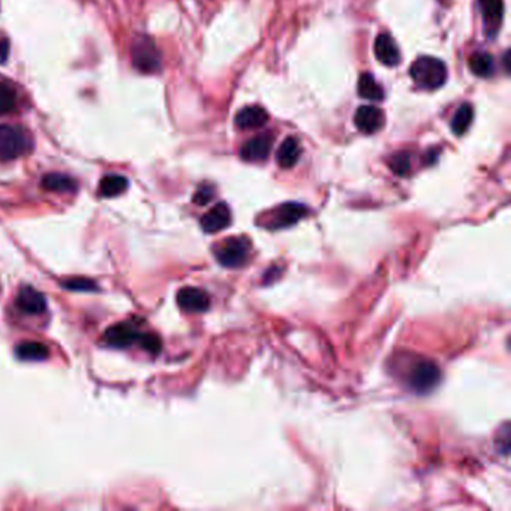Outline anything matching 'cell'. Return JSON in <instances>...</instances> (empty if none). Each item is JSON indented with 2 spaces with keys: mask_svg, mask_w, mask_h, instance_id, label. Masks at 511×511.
Returning a JSON list of instances; mask_svg holds the SVG:
<instances>
[{
  "mask_svg": "<svg viewBox=\"0 0 511 511\" xmlns=\"http://www.w3.org/2000/svg\"><path fill=\"white\" fill-rule=\"evenodd\" d=\"M410 75L419 87L426 90H436L446 84L449 78V71L446 63L442 60L424 56L417 59L412 63Z\"/></svg>",
  "mask_w": 511,
  "mask_h": 511,
  "instance_id": "6da1fadb",
  "label": "cell"
},
{
  "mask_svg": "<svg viewBox=\"0 0 511 511\" xmlns=\"http://www.w3.org/2000/svg\"><path fill=\"white\" fill-rule=\"evenodd\" d=\"M32 147V138L18 126L0 125V160H14Z\"/></svg>",
  "mask_w": 511,
  "mask_h": 511,
  "instance_id": "7a4b0ae2",
  "label": "cell"
},
{
  "mask_svg": "<svg viewBox=\"0 0 511 511\" xmlns=\"http://www.w3.org/2000/svg\"><path fill=\"white\" fill-rule=\"evenodd\" d=\"M441 381V370L432 360L420 358L411 366L407 383L414 393H430Z\"/></svg>",
  "mask_w": 511,
  "mask_h": 511,
  "instance_id": "3957f363",
  "label": "cell"
},
{
  "mask_svg": "<svg viewBox=\"0 0 511 511\" xmlns=\"http://www.w3.org/2000/svg\"><path fill=\"white\" fill-rule=\"evenodd\" d=\"M131 55L133 66L140 72L155 74L160 70V53L152 38L145 35H138L133 38Z\"/></svg>",
  "mask_w": 511,
  "mask_h": 511,
  "instance_id": "277c9868",
  "label": "cell"
},
{
  "mask_svg": "<svg viewBox=\"0 0 511 511\" xmlns=\"http://www.w3.org/2000/svg\"><path fill=\"white\" fill-rule=\"evenodd\" d=\"M251 243L246 237H230L214 245V257L218 263L228 268L243 265L249 257Z\"/></svg>",
  "mask_w": 511,
  "mask_h": 511,
  "instance_id": "5b68a950",
  "label": "cell"
},
{
  "mask_svg": "<svg viewBox=\"0 0 511 511\" xmlns=\"http://www.w3.org/2000/svg\"><path fill=\"white\" fill-rule=\"evenodd\" d=\"M307 214V209L299 203H285L270 213V219L265 222L267 228L272 230H280V228H288L294 224L302 221Z\"/></svg>",
  "mask_w": 511,
  "mask_h": 511,
  "instance_id": "8992f818",
  "label": "cell"
},
{
  "mask_svg": "<svg viewBox=\"0 0 511 511\" xmlns=\"http://www.w3.org/2000/svg\"><path fill=\"white\" fill-rule=\"evenodd\" d=\"M484 32L489 38H493L501 28L504 17V2L502 0H478Z\"/></svg>",
  "mask_w": 511,
  "mask_h": 511,
  "instance_id": "52a82bcc",
  "label": "cell"
},
{
  "mask_svg": "<svg viewBox=\"0 0 511 511\" xmlns=\"http://www.w3.org/2000/svg\"><path fill=\"white\" fill-rule=\"evenodd\" d=\"M177 303L186 312H206L210 307L209 294L199 288L186 287L177 292Z\"/></svg>",
  "mask_w": 511,
  "mask_h": 511,
  "instance_id": "ba28073f",
  "label": "cell"
},
{
  "mask_svg": "<svg viewBox=\"0 0 511 511\" xmlns=\"http://www.w3.org/2000/svg\"><path fill=\"white\" fill-rule=\"evenodd\" d=\"M272 145L273 137L268 136V133H263V136L253 137L241 145L240 156L243 160H248V163H260V160H265L270 155Z\"/></svg>",
  "mask_w": 511,
  "mask_h": 511,
  "instance_id": "9c48e42d",
  "label": "cell"
},
{
  "mask_svg": "<svg viewBox=\"0 0 511 511\" xmlns=\"http://www.w3.org/2000/svg\"><path fill=\"white\" fill-rule=\"evenodd\" d=\"M141 333H138L131 324L120 322L110 327L104 333V342L113 348H126L140 341Z\"/></svg>",
  "mask_w": 511,
  "mask_h": 511,
  "instance_id": "30bf717a",
  "label": "cell"
},
{
  "mask_svg": "<svg viewBox=\"0 0 511 511\" xmlns=\"http://www.w3.org/2000/svg\"><path fill=\"white\" fill-rule=\"evenodd\" d=\"M354 123L361 132L375 133L384 125V113L376 106L363 105L354 114Z\"/></svg>",
  "mask_w": 511,
  "mask_h": 511,
  "instance_id": "8fae6325",
  "label": "cell"
},
{
  "mask_svg": "<svg viewBox=\"0 0 511 511\" xmlns=\"http://www.w3.org/2000/svg\"><path fill=\"white\" fill-rule=\"evenodd\" d=\"M17 307L28 315H39L45 312L47 302L44 295L32 287H23L17 295Z\"/></svg>",
  "mask_w": 511,
  "mask_h": 511,
  "instance_id": "7c38bea8",
  "label": "cell"
},
{
  "mask_svg": "<svg viewBox=\"0 0 511 511\" xmlns=\"http://www.w3.org/2000/svg\"><path fill=\"white\" fill-rule=\"evenodd\" d=\"M231 222V211L225 203H219L201 218V226L206 233L222 231Z\"/></svg>",
  "mask_w": 511,
  "mask_h": 511,
  "instance_id": "4fadbf2b",
  "label": "cell"
},
{
  "mask_svg": "<svg viewBox=\"0 0 511 511\" xmlns=\"http://www.w3.org/2000/svg\"><path fill=\"white\" fill-rule=\"evenodd\" d=\"M375 56L385 66H396L400 62V53L395 39L387 33H381L376 38Z\"/></svg>",
  "mask_w": 511,
  "mask_h": 511,
  "instance_id": "5bb4252c",
  "label": "cell"
},
{
  "mask_svg": "<svg viewBox=\"0 0 511 511\" xmlns=\"http://www.w3.org/2000/svg\"><path fill=\"white\" fill-rule=\"evenodd\" d=\"M267 120H268V114L263 106L249 105L237 113L236 125L240 129H255L265 125Z\"/></svg>",
  "mask_w": 511,
  "mask_h": 511,
  "instance_id": "9a60e30c",
  "label": "cell"
},
{
  "mask_svg": "<svg viewBox=\"0 0 511 511\" xmlns=\"http://www.w3.org/2000/svg\"><path fill=\"white\" fill-rule=\"evenodd\" d=\"M302 156V147L297 138L288 137L280 144L279 150L276 153V160L280 168H292L295 164L299 163Z\"/></svg>",
  "mask_w": 511,
  "mask_h": 511,
  "instance_id": "2e32d148",
  "label": "cell"
},
{
  "mask_svg": "<svg viewBox=\"0 0 511 511\" xmlns=\"http://www.w3.org/2000/svg\"><path fill=\"white\" fill-rule=\"evenodd\" d=\"M16 354L20 360H26V361H41L48 358L50 351L47 345H44L43 342H35V341H28V342H21L20 345H17L16 348Z\"/></svg>",
  "mask_w": 511,
  "mask_h": 511,
  "instance_id": "e0dca14e",
  "label": "cell"
},
{
  "mask_svg": "<svg viewBox=\"0 0 511 511\" xmlns=\"http://www.w3.org/2000/svg\"><path fill=\"white\" fill-rule=\"evenodd\" d=\"M469 70L477 77L488 78L495 71L493 57L486 51H477L469 57Z\"/></svg>",
  "mask_w": 511,
  "mask_h": 511,
  "instance_id": "ac0fdd59",
  "label": "cell"
},
{
  "mask_svg": "<svg viewBox=\"0 0 511 511\" xmlns=\"http://www.w3.org/2000/svg\"><path fill=\"white\" fill-rule=\"evenodd\" d=\"M43 187L51 192H74L77 189V183L66 174L51 172L44 176Z\"/></svg>",
  "mask_w": 511,
  "mask_h": 511,
  "instance_id": "d6986e66",
  "label": "cell"
},
{
  "mask_svg": "<svg viewBox=\"0 0 511 511\" xmlns=\"http://www.w3.org/2000/svg\"><path fill=\"white\" fill-rule=\"evenodd\" d=\"M128 189V179L119 174H109L99 183V194L102 197H117Z\"/></svg>",
  "mask_w": 511,
  "mask_h": 511,
  "instance_id": "ffe728a7",
  "label": "cell"
},
{
  "mask_svg": "<svg viewBox=\"0 0 511 511\" xmlns=\"http://www.w3.org/2000/svg\"><path fill=\"white\" fill-rule=\"evenodd\" d=\"M358 95L370 101H383L384 90L378 83H376V79L372 77V74L366 72L358 79Z\"/></svg>",
  "mask_w": 511,
  "mask_h": 511,
  "instance_id": "44dd1931",
  "label": "cell"
},
{
  "mask_svg": "<svg viewBox=\"0 0 511 511\" xmlns=\"http://www.w3.org/2000/svg\"><path fill=\"white\" fill-rule=\"evenodd\" d=\"M473 119H474L473 105L468 102L462 104L454 113V117L451 120V129L456 136H462V133H465L469 129V126L473 125Z\"/></svg>",
  "mask_w": 511,
  "mask_h": 511,
  "instance_id": "7402d4cb",
  "label": "cell"
},
{
  "mask_svg": "<svg viewBox=\"0 0 511 511\" xmlns=\"http://www.w3.org/2000/svg\"><path fill=\"white\" fill-rule=\"evenodd\" d=\"M16 104H17L16 90L5 83H0V116L11 113L16 109Z\"/></svg>",
  "mask_w": 511,
  "mask_h": 511,
  "instance_id": "603a6c76",
  "label": "cell"
},
{
  "mask_svg": "<svg viewBox=\"0 0 511 511\" xmlns=\"http://www.w3.org/2000/svg\"><path fill=\"white\" fill-rule=\"evenodd\" d=\"M390 168L397 176H407L411 170V155L408 152H397L390 158Z\"/></svg>",
  "mask_w": 511,
  "mask_h": 511,
  "instance_id": "cb8c5ba5",
  "label": "cell"
},
{
  "mask_svg": "<svg viewBox=\"0 0 511 511\" xmlns=\"http://www.w3.org/2000/svg\"><path fill=\"white\" fill-rule=\"evenodd\" d=\"M138 344L145 349L147 353H150V354H158L160 351V346H163L160 345V339L153 333L141 334Z\"/></svg>",
  "mask_w": 511,
  "mask_h": 511,
  "instance_id": "d4e9b609",
  "label": "cell"
},
{
  "mask_svg": "<svg viewBox=\"0 0 511 511\" xmlns=\"http://www.w3.org/2000/svg\"><path fill=\"white\" fill-rule=\"evenodd\" d=\"M63 287L68 290H82V291H90V290H97V285L93 280L84 279V278H77V279H71V280H65Z\"/></svg>",
  "mask_w": 511,
  "mask_h": 511,
  "instance_id": "484cf974",
  "label": "cell"
},
{
  "mask_svg": "<svg viewBox=\"0 0 511 511\" xmlns=\"http://www.w3.org/2000/svg\"><path fill=\"white\" fill-rule=\"evenodd\" d=\"M496 450L504 456L508 454L510 450V427L508 424H504L500 430V434L496 436Z\"/></svg>",
  "mask_w": 511,
  "mask_h": 511,
  "instance_id": "4316f807",
  "label": "cell"
},
{
  "mask_svg": "<svg viewBox=\"0 0 511 511\" xmlns=\"http://www.w3.org/2000/svg\"><path fill=\"white\" fill-rule=\"evenodd\" d=\"M214 195V189L213 186L210 185H203L198 187V191L194 195V203L198 206H206L207 203H210V199Z\"/></svg>",
  "mask_w": 511,
  "mask_h": 511,
  "instance_id": "83f0119b",
  "label": "cell"
},
{
  "mask_svg": "<svg viewBox=\"0 0 511 511\" xmlns=\"http://www.w3.org/2000/svg\"><path fill=\"white\" fill-rule=\"evenodd\" d=\"M9 56V41L8 38H0V65H4Z\"/></svg>",
  "mask_w": 511,
  "mask_h": 511,
  "instance_id": "f1b7e54d",
  "label": "cell"
}]
</instances>
